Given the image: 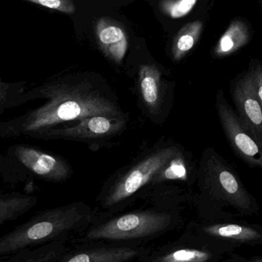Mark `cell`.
<instances>
[{
	"label": "cell",
	"instance_id": "13",
	"mask_svg": "<svg viewBox=\"0 0 262 262\" xmlns=\"http://www.w3.org/2000/svg\"><path fill=\"white\" fill-rule=\"evenodd\" d=\"M249 39L250 30L247 24L235 19L221 37L214 49V55L217 57L229 56L246 45Z\"/></svg>",
	"mask_w": 262,
	"mask_h": 262
},
{
	"label": "cell",
	"instance_id": "9",
	"mask_svg": "<svg viewBox=\"0 0 262 262\" xmlns=\"http://www.w3.org/2000/svg\"><path fill=\"white\" fill-rule=\"evenodd\" d=\"M239 119L259 146L262 145L261 104L242 77L234 82L231 92Z\"/></svg>",
	"mask_w": 262,
	"mask_h": 262
},
{
	"label": "cell",
	"instance_id": "20",
	"mask_svg": "<svg viewBox=\"0 0 262 262\" xmlns=\"http://www.w3.org/2000/svg\"><path fill=\"white\" fill-rule=\"evenodd\" d=\"M211 257L206 251L196 249H181L166 254L160 262H205Z\"/></svg>",
	"mask_w": 262,
	"mask_h": 262
},
{
	"label": "cell",
	"instance_id": "22",
	"mask_svg": "<svg viewBox=\"0 0 262 262\" xmlns=\"http://www.w3.org/2000/svg\"><path fill=\"white\" fill-rule=\"evenodd\" d=\"M26 2L63 14H75L77 7L73 0H26Z\"/></svg>",
	"mask_w": 262,
	"mask_h": 262
},
{
	"label": "cell",
	"instance_id": "19",
	"mask_svg": "<svg viewBox=\"0 0 262 262\" xmlns=\"http://www.w3.org/2000/svg\"><path fill=\"white\" fill-rule=\"evenodd\" d=\"M187 170L185 159L181 152L173 157L167 165L158 173L152 182H162L165 180L186 179Z\"/></svg>",
	"mask_w": 262,
	"mask_h": 262
},
{
	"label": "cell",
	"instance_id": "14",
	"mask_svg": "<svg viewBox=\"0 0 262 262\" xmlns=\"http://www.w3.org/2000/svg\"><path fill=\"white\" fill-rule=\"evenodd\" d=\"M36 202V197L26 194L0 196V225L25 214L34 207Z\"/></svg>",
	"mask_w": 262,
	"mask_h": 262
},
{
	"label": "cell",
	"instance_id": "1",
	"mask_svg": "<svg viewBox=\"0 0 262 262\" xmlns=\"http://www.w3.org/2000/svg\"><path fill=\"white\" fill-rule=\"evenodd\" d=\"M35 100L45 102L7 121H0V139L33 136L96 116H121L93 74L64 70L33 86H27L18 107Z\"/></svg>",
	"mask_w": 262,
	"mask_h": 262
},
{
	"label": "cell",
	"instance_id": "12",
	"mask_svg": "<svg viewBox=\"0 0 262 262\" xmlns=\"http://www.w3.org/2000/svg\"><path fill=\"white\" fill-rule=\"evenodd\" d=\"M130 248H102L85 250L65 257L60 262H125L137 254Z\"/></svg>",
	"mask_w": 262,
	"mask_h": 262
},
{
	"label": "cell",
	"instance_id": "11",
	"mask_svg": "<svg viewBox=\"0 0 262 262\" xmlns=\"http://www.w3.org/2000/svg\"><path fill=\"white\" fill-rule=\"evenodd\" d=\"M161 73L152 65L141 67L139 71V87L144 103L150 113L156 114L162 103Z\"/></svg>",
	"mask_w": 262,
	"mask_h": 262
},
{
	"label": "cell",
	"instance_id": "3",
	"mask_svg": "<svg viewBox=\"0 0 262 262\" xmlns=\"http://www.w3.org/2000/svg\"><path fill=\"white\" fill-rule=\"evenodd\" d=\"M3 160L10 168H20L52 182H63L72 176L71 165L64 158L27 144L12 145Z\"/></svg>",
	"mask_w": 262,
	"mask_h": 262
},
{
	"label": "cell",
	"instance_id": "4",
	"mask_svg": "<svg viewBox=\"0 0 262 262\" xmlns=\"http://www.w3.org/2000/svg\"><path fill=\"white\" fill-rule=\"evenodd\" d=\"M171 216L155 211H139L115 217L89 231V240H126L152 235L165 229Z\"/></svg>",
	"mask_w": 262,
	"mask_h": 262
},
{
	"label": "cell",
	"instance_id": "21",
	"mask_svg": "<svg viewBox=\"0 0 262 262\" xmlns=\"http://www.w3.org/2000/svg\"><path fill=\"white\" fill-rule=\"evenodd\" d=\"M196 0L162 1L160 9L163 13L172 19H179L188 15L197 4Z\"/></svg>",
	"mask_w": 262,
	"mask_h": 262
},
{
	"label": "cell",
	"instance_id": "18",
	"mask_svg": "<svg viewBox=\"0 0 262 262\" xmlns=\"http://www.w3.org/2000/svg\"><path fill=\"white\" fill-rule=\"evenodd\" d=\"M62 241L39 248L30 254L16 257L6 262H56L63 253L64 247Z\"/></svg>",
	"mask_w": 262,
	"mask_h": 262
},
{
	"label": "cell",
	"instance_id": "6",
	"mask_svg": "<svg viewBox=\"0 0 262 262\" xmlns=\"http://www.w3.org/2000/svg\"><path fill=\"white\" fill-rule=\"evenodd\" d=\"M124 125L125 121L122 116H91L70 125L42 132L33 136V139L90 142L113 136L120 131Z\"/></svg>",
	"mask_w": 262,
	"mask_h": 262
},
{
	"label": "cell",
	"instance_id": "10",
	"mask_svg": "<svg viewBox=\"0 0 262 262\" xmlns=\"http://www.w3.org/2000/svg\"><path fill=\"white\" fill-rule=\"evenodd\" d=\"M96 42L101 51L116 63H120L128 48L126 33L113 21L101 18L95 26Z\"/></svg>",
	"mask_w": 262,
	"mask_h": 262
},
{
	"label": "cell",
	"instance_id": "15",
	"mask_svg": "<svg viewBox=\"0 0 262 262\" xmlns=\"http://www.w3.org/2000/svg\"><path fill=\"white\" fill-rule=\"evenodd\" d=\"M200 21L190 23L180 30L173 41L171 54L176 61L180 60L194 47L202 33Z\"/></svg>",
	"mask_w": 262,
	"mask_h": 262
},
{
	"label": "cell",
	"instance_id": "5",
	"mask_svg": "<svg viewBox=\"0 0 262 262\" xmlns=\"http://www.w3.org/2000/svg\"><path fill=\"white\" fill-rule=\"evenodd\" d=\"M179 152L176 147L168 146L145 156L116 180L105 196L104 205L113 206L133 195L144 185L152 182L158 173Z\"/></svg>",
	"mask_w": 262,
	"mask_h": 262
},
{
	"label": "cell",
	"instance_id": "24",
	"mask_svg": "<svg viewBox=\"0 0 262 262\" xmlns=\"http://www.w3.org/2000/svg\"><path fill=\"white\" fill-rule=\"evenodd\" d=\"M256 262H261V261H260V260H257V261H256Z\"/></svg>",
	"mask_w": 262,
	"mask_h": 262
},
{
	"label": "cell",
	"instance_id": "17",
	"mask_svg": "<svg viewBox=\"0 0 262 262\" xmlns=\"http://www.w3.org/2000/svg\"><path fill=\"white\" fill-rule=\"evenodd\" d=\"M27 88V82H4L0 78V117L7 110L18 107V99Z\"/></svg>",
	"mask_w": 262,
	"mask_h": 262
},
{
	"label": "cell",
	"instance_id": "7",
	"mask_svg": "<svg viewBox=\"0 0 262 262\" xmlns=\"http://www.w3.org/2000/svg\"><path fill=\"white\" fill-rule=\"evenodd\" d=\"M205 180L222 199L241 210H248L251 201L237 176L213 150L205 151L202 159Z\"/></svg>",
	"mask_w": 262,
	"mask_h": 262
},
{
	"label": "cell",
	"instance_id": "8",
	"mask_svg": "<svg viewBox=\"0 0 262 262\" xmlns=\"http://www.w3.org/2000/svg\"><path fill=\"white\" fill-rule=\"evenodd\" d=\"M216 108L231 148L247 163L253 166H261V147L257 145L234 113L222 90L217 92L216 96Z\"/></svg>",
	"mask_w": 262,
	"mask_h": 262
},
{
	"label": "cell",
	"instance_id": "16",
	"mask_svg": "<svg viewBox=\"0 0 262 262\" xmlns=\"http://www.w3.org/2000/svg\"><path fill=\"white\" fill-rule=\"evenodd\" d=\"M204 230L214 237L233 239L238 242H256L261 239V235L257 230L235 224L210 225Z\"/></svg>",
	"mask_w": 262,
	"mask_h": 262
},
{
	"label": "cell",
	"instance_id": "2",
	"mask_svg": "<svg viewBox=\"0 0 262 262\" xmlns=\"http://www.w3.org/2000/svg\"><path fill=\"white\" fill-rule=\"evenodd\" d=\"M90 211L79 202L42 211L0 237V256L49 242H59L86 225Z\"/></svg>",
	"mask_w": 262,
	"mask_h": 262
},
{
	"label": "cell",
	"instance_id": "23",
	"mask_svg": "<svg viewBox=\"0 0 262 262\" xmlns=\"http://www.w3.org/2000/svg\"><path fill=\"white\" fill-rule=\"evenodd\" d=\"M243 78L248 88L262 104V71L260 64L249 70Z\"/></svg>",
	"mask_w": 262,
	"mask_h": 262
}]
</instances>
